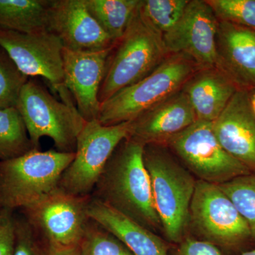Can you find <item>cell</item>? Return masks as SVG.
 <instances>
[{
  "instance_id": "1",
  "label": "cell",
  "mask_w": 255,
  "mask_h": 255,
  "mask_svg": "<svg viewBox=\"0 0 255 255\" xmlns=\"http://www.w3.org/2000/svg\"><path fill=\"white\" fill-rule=\"evenodd\" d=\"M144 147L130 137L121 142L91 196L156 233L162 228L144 163Z\"/></svg>"
},
{
  "instance_id": "2",
  "label": "cell",
  "mask_w": 255,
  "mask_h": 255,
  "mask_svg": "<svg viewBox=\"0 0 255 255\" xmlns=\"http://www.w3.org/2000/svg\"><path fill=\"white\" fill-rule=\"evenodd\" d=\"M171 152L164 145L148 144L144 147L143 159L162 231L167 241L177 245L187 236L197 179Z\"/></svg>"
},
{
  "instance_id": "3",
  "label": "cell",
  "mask_w": 255,
  "mask_h": 255,
  "mask_svg": "<svg viewBox=\"0 0 255 255\" xmlns=\"http://www.w3.org/2000/svg\"><path fill=\"white\" fill-rule=\"evenodd\" d=\"M55 90L63 102L56 100L38 82L28 80L16 108L22 117L33 149H38L40 140L46 136L53 140L58 151L74 152L87 122L73 105L68 89L61 85Z\"/></svg>"
},
{
  "instance_id": "4",
  "label": "cell",
  "mask_w": 255,
  "mask_h": 255,
  "mask_svg": "<svg viewBox=\"0 0 255 255\" xmlns=\"http://www.w3.org/2000/svg\"><path fill=\"white\" fill-rule=\"evenodd\" d=\"M169 55L162 37L142 20L137 9L125 33L116 42L109 55L99 92L101 105L145 78Z\"/></svg>"
},
{
  "instance_id": "5",
  "label": "cell",
  "mask_w": 255,
  "mask_h": 255,
  "mask_svg": "<svg viewBox=\"0 0 255 255\" xmlns=\"http://www.w3.org/2000/svg\"><path fill=\"white\" fill-rule=\"evenodd\" d=\"M75 152L33 149L15 158L0 160V206L24 209L59 185Z\"/></svg>"
},
{
  "instance_id": "6",
  "label": "cell",
  "mask_w": 255,
  "mask_h": 255,
  "mask_svg": "<svg viewBox=\"0 0 255 255\" xmlns=\"http://www.w3.org/2000/svg\"><path fill=\"white\" fill-rule=\"evenodd\" d=\"M199 69L187 55L169 54L145 78L102 103L99 122L104 126L132 122L145 111L182 90Z\"/></svg>"
},
{
  "instance_id": "7",
  "label": "cell",
  "mask_w": 255,
  "mask_h": 255,
  "mask_svg": "<svg viewBox=\"0 0 255 255\" xmlns=\"http://www.w3.org/2000/svg\"><path fill=\"white\" fill-rule=\"evenodd\" d=\"M229 254L240 255L255 247L248 223L217 184L197 180L189 209V228Z\"/></svg>"
},
{
  "instance_id": "8",
  "label": "cell",
  "mask_w": 255,
  "mask_h": 255,
  "mask_svg": "<svg viewBox=\"0 0 255 255\" xmlns=\"http://www.w3.org/2000/svg\"><path fill=\"white\" fill-rule=\"evenodd\" d=\"M197 180L219 184L251 173L224 150L213 122L197 120L164 144Z\"/></svg>"
},
{
  "instance_id": "9",
  "label": "cell",
  "mask_w": 255,
  "mask_h": 255,
  "mask_svg": "<svg viewBox=\"0 0 255 255\" xmlns=\"http://www.w3.org/2000/svg\"><path fill=\"white\" fill-rule=\"evenodd\" d=\"M92 196H76L59 187L23 209L25 219L41 243L56 248H78L90 219Z\"/></svg>"
},
{
  "instance_id": "10",
  "label": "cell",
  "mask_w": 255,
  "mask_h": 255,
  "mask_svg": "<svg viewBox=\"0 0 255 255\" xmlns=\"http://www.w3.org/2000/svg\"><path fill=\"white\" fill-rule=\"evenodd\" d=\"M130 122L104 126L87 122L77 139L75 157L62 174L58 187L76 196H91L117 146L129 136Z\"/></svg>"
},
{
  "instance_id": "11",
  "label": "cell",
  "mask_w": 255,
  "mask_h": 255,
  "mask_svg": "<svg viewBox=\"0 0 255 255\" xmlns=\"http://www.w3.org/2000/svg\"><path fill=\"white\" fill-rule=\"evenodd\" d=\"M219 21L206 0H189L176 26L162 38L167 53L187 55L199 69L216 67Z\"/></svg>"
},
{
  "instance_id": "12",
  "label": "cell",
  "mask_w": 255,
  "mask_h": 255,
  "mask_svg": "<svg viewBox=\"0 0 255 255\" xmlns=\"http://www.w3.org/2000/svg\"><path fill=\"white\" fill-rule=\"evenodd\" d=\"M0 48L28 78L42 77L55 90L64 85V47L59 38L51 32L0 31Z\"/></svg>"
},
{
  "instance_id": "13",
  "label": "cell",
  "mask_w": 255,
  "mask_h": 255,
  "mask_svg": "<svg viewBox=\"0 0 255 255\" xmlns=\"http://www.w3.org/2000/svg\"><path fill=\"white\" fill-rule=\"evenodd\" d=\"M48 31L73 51H102L116 43L92 17L85 0H51Z\"/></svg>"
},
{
  "instance_id": "14",
  "label": "cell",
  "mask_w": 255,
  "mask_h": 255,
  "mask_svg": "<svg viewBox=\"0 0 255 255\" xmlns=\"http://www.w3.org/2000/svg\"><path fill=\"white\" fill-rule=\"evenodd\" d=\"M112 48L98 52L63 48V85L73 96L77 110L86 122L98 120L99 92Z\"/></svg>"
},
{
  "instance_id": "15",
  "label": "cell",
  "mask_w": 255,
  "mask_h": 255,
  "mask_svg": "<svg viewBox=\"0 0 255 255\" xmlns=\"http://www.w3.org/2000/svg\"><path fill=\"white\" fill-rule=\"evenodd\" d=\"M213 128L224 150L255 173V114L248 90L236 92Z\"/></svg>"
},
{
  "instance_id": "16",
  "label": "cell",
  "mask_w": 255,
  "mask_h": 255,
  "mask_svg": "<svg viewBox=\"0 0 255 255\" xmlns=\"http://www.w3.org/2000/svg\"><path fill=\"white\" fill-rule=\"evenodd\" d=\"M198 120L185 92L179 90L130 122L129 136L143 145H164Z\"/></svg>"
},
{
  "instance_id": "17",
  "label": "cell",
  "mask_w": 255,
  "mask_h": 255,
  "mask_svg": "<svg viewBox=\"0 0 255 255\" xmlns=\"http://www.w3.org/2000/svg\"><path fill=\"white\" fill-rule=\"evenodd\" d=\"M216 67L241 90L255 88V31L228 21H219Z\"/></svg>"
},
{
  "instance_id": "18",
  "label": "cell",
  "mask_w": 255,
  "mask_h": 255,
  "mask_svg": "<svg viewBox=\"0 0 255 255\" xmlns=\"http://www.w3.org/2000/svg\"><path fill=\"white\" fill-rule=\"evenodd\" d=\"M87 214L92 221L125 245L134 255H169V246L157 233L92 196Z\"/></svg>"
},
{
  "instance_id": "19",
  "label": "cell",
  "mask_w": 255,
  "mask_h": 255,
  "mask_svg": "<svg viewBox=\"0 0 255 255\" xmlns=\"http://www.w3.org/2000/svg\"><path fill=\"white\" fill-rule=\"evenodd\" d=\"M182 90L198 120L214 122L241 89L222 70L211 67L196 70Z\"/></svg>"
},
{
  "instance_id": "20",
  "label": "cell",
  "mask_w": 255,
  "mask_h": 255,
  "mask_svg": "<svg viewBox=\"0 0 255 255\" xmlns=\"http://www.w3.org/2000/svg\"><path fill=\"white\" fill-rule=\"evenodd\" d=\"M51 0H0V31H48Z\"/></svg>"
},
{
  "instance_id": "21",
  "label": "cell",
  "mask_w": 255,
  "mask_h": 255,
  "mask_svg": "<svg viewBox=\"0 0 255 255\" xmlns=\"http://www.w3.org/2000/svg\"><path fill=\"white\" fill-rule=\"evenodd\" d=\"M85 3L92 17L117 42L136 14L140 0H85Z\"/></svg>"
},
{
  "instance_id": "22",
  "label": "cell",
  "mask_w": 255,
  "mask_h": 255,
  "mask_svg": "<svg viewBox=\"0 0 255 255\" xmlns=\"http://www.w3.org/2000/svg\"><path fill=\"white\" fill-rule=\"evenodd\" d=\"M33 149L26 125L17 109L0 110V160L19 157Z\"/></svg>"
},
{
  "instance_id": "23",
  "label": "cell",
  "mask_w": 255,
  "mask_h": 255,
  "mask_svg": "<svg viewBox=\"0 0 255 255\" xmlns=\"http://www.w3.org/2000/svg\"><path fill=\"white\" fill-rule=\"evenodd\" d=\"M189 0H140L138 11L144 21L163 38L173 29Z\"/></svg>"
},
{
  "instance_id": "24",
  "label": "cell",
  "mask_w": 255,
  "mask_h": 255,
  "mask_svg": "<svg viewBox=\"0 0 255 255\" xmlns=\"http://www.w3.org/2000/svg\"><path fill=\"white\" fill-rule=\"evenodd\" d=\"M219 187L232 201L255 238V173L239 176Z\"/></svg>"
},
{
  "instance_id": "25",
  "label": "cell",
  "mask_w": 255,
  "mask_h": 255,
  "mask_svg": "<svg viewBox=\"0 0 255 255\" xmlns=\"http://www.w3.org/2000/svg\"><path fill=\"white\" fill-rule=\"evenodd\" d=\"M80 255H134L112 233L92 221L79 246Z\"/></svg>"
},
{
  "instance_id": "26",
  "label": "cell",
  "mask_w": 255,
  "mask_h": 255,
  "mask_svg": "<svg viewBox=\"0 0 255 255\" xmlns=\"http://www.w3.org/2000/svg\"><path fill=\"white\" fill-rule=\"evenodd\" d=\"M28 80L0 48V110L16 108L23 87Z\"/></svg>"
},
{
  "instance_id": "27",
  "label": "cell",
  "mask_w": 255,
  "mask_h": 255,
  "mask_svg": "<svg viewBox=\"0 0 255 255\" xmlns=\"http://www.w3.org/2000/svg\"><path fill=\"white\" fill-rule=\"evenodd\" d=\"M221 21L255 31V0H206Z\"/></svg>"
},
{
  "instance_id": "28",
  "label": "cell",
  "mask_w": 255,
  "mask_h": 255,
  "mask_svg": "<svg viewBox=\"0 0 255 255\" xmlns=\"http://www.w3.org/2000/svg\"><path fill=\"white\" fill-rule=\"evenodd\" d=\"M15 226L14 255H43L41 242L26 219H15Z\"/></svg>"
},
{
  "instance_id": "29",
  "label": "cell",
  "mask_w": 255,
  "mask_h": 255,
  "mask_svg": "<svg viewBox=\"0 0 255 255\" xmlns=\"http://www.w3.org/2000/svg\"><path fill=\"white\" fill-rule=\"evenodd\" d=\"M15 218L12 211L0 209V255H14L15 249Z\"/></svg>"
},
{
  "instance_id": "30",
  "label": "cell",
  "mask_w": 255,
  "mask_h": 255,
  "mask_svg": "<svg viewBox=\"0 0 255 255\" xmlns=\"http://www.w3.org/2000/svg\"><path fill=\"white\" fill-rule=\"evenodd\" d=\"M169 255H225L218 247L209 242L186 236Z\"/></svg>"
},
{
  "instance_id": "31",
  "label": "cell",
  "mask_w": 255,
  "mask_h": 255,
  "mask_svg": "<svg viewBox=\"0 0 255 255\" xmlns=\"http://www.w3.org/2000/svg\"><path fill=\"white\" fill-rule=\"evenodd\" d=\"M41 243L43 247V255H80L79 247L70 248H56Z\"/></svg>"
},
{
  "instance_id": "32",
  "label": "cell",
  "mask_w": 255,
  "mask_h": 255,
  "mask_svg": "<svg viewBox=\"0 0 255 255\" xmlns=\"http://www.w3.org/2000/svg\"><path fill=\"white\" fill-rule=\"evenodd\" d=\"M248 95H249L252 110H253V112L255 114V88L248 90Z\"/></svg>"
},
{
  "instance_id": "33",
  "label": "cell",
  "mask_w": 255,
  "mask_h": 255,
  "mask_svg": "<svg viewBox=\"0 0 255 255\" xmlns=\"http://www.w3.org/2000/svg\"><path fill=\"white\" fill-rule=\"evenodd\" d=\"M240 255H255V247L254 248H253V249L245 252V253H242V254Z\"/></svg>"
}]
</instances>
